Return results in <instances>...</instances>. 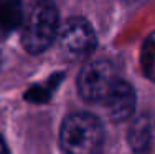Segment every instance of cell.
I'll use <instances>...</instances> for the list:
<instances>
[{
  "instance_id": "obj_2",
  "label": "cell",
  "mask_w": 155,
  "mask_h": 154,
  "mask_svg": "<svg viewBox=\"0 0 155 154\" xmlns=\"http://www.w3.org/2000/svg\"><path fill=\"white\" fill-rule=\"evenodd\" d=\"M60 30L58 9L51 2H40L25 18L21 45L31 55L43 53L56 40Z\"/></svg>"
},
{
  "instance_id": "obj_5",
  "label": "cell",
  "mask_w": 155,
  "mask_h": 154,
  "mask_svg": "<svg viewBox=\"0 0 155 154\" xmlns=\"http://www.w3.org/2000/svg\"><path fill=\"white\" fill-rule=\"evenodd\" d=\"M107 113L112 121L122 123V121L132 118L135 109V91L132 85H129L124 80H117L112 91L104 101Z\"/></svg>"
},
{
  "instance_id": "obj_1",
  "label": "cell",
  "mask_w": 155,
  "mask_h": 154,
  "mask_svg": "<svg viewBox=\"0 0 155 154\" xmlns=\"http://www.w3.org/2000/svg\"><path fill=\"white\" fill-rule=\"evenodd\" d=\"M60 144L66 154H99L104 144V128L89 113H73L61 124Z\"/></svg>"
},
{
  "instance_id": "obj_4",
  "label": "cell",
  "mask_w": 155,
  "mask_h": 154,
  "mask_svg": "<svg viewBox=\"0 0 155 154\" xmlns=\"http://www.w3.org/2000/svg\"><path fill=\"white\" fill-rule=\"evenodd\" d=\"M61 53L69 60H83L96 46V33L86 18L69 17L60 25L56 36Z\"/></svg>"
},
{
  "instance_id": "obj_6",
  "label": "cell",
  "mask_w": 155,
  "mask_h": 154,
  "mask_svg": "<svg viewBox=\"0 0 155 154\" xmlns=\"http://www.w3.org/2000/svg\"><path fill=\"white\" fill-rule=\"evenodd\" d=\"M153 131V121L149 115H142L132 121L127 133V142L135 152H142L149 148Z\"/></svg>"
},
{
  "instance_id": "obj_9",
  "label": "cell",
  "mask_w": 155,
  "mask_h": 154,
  "mask_svg": "<svg viewBox=\"0 0 155 154\" xmlns=\"http://www.w3.org/2000/svg\"><path fill=\"white\" fill-rule=\"evenodd\" d=\"M0 154H10L8 152V148H7V144L3 142L2 138H0Z\"/></svg>"
},
{
  "instance_id": "obj_8",
  "label": "cell",
  "mask_w": 155,
  "mask_h": 154,
  "mask_svg": "<svg viewBox=\"0 0 155 154\" xmlns=\"http://www.w3.org/2000/svg\"><path fill=\"white\" fill-rule=\"evenodd\" d=\"M140 67L150 81L155 83V30L145 38L140 50Z\"/></svg>"
},
{
  "instance_id": "obj_7",
  "label": "cell",
  "mask_w": 155,
  "mask_h": 154,
  "mask_svg": "<svg viewBox=\"0 0 155 154\" xmlns=\"http://www.w3.org/2000/svg\"><path fill=\"white\" fill-rule=\"evenodd\" d=\"M23 22V12L18 2H0V30L12 32Z\"/></svg>"
},
{
  "instance_id": "obj_3",
  "label": "cell",
  "mask_w": 155,
  "mask_h": 154,
  "mask_svg": "<svg viewBox=\"0 0 155 154\" xmlns=\"http://www.w3.org/2000/svg\"><path fill=\"white\" fill-rule=\"evenodd\" d=\"M114 65L107 60H94L81 70L78 76V91L87 103H104L117 83Z\"/></svg>"
}]
</instances>
